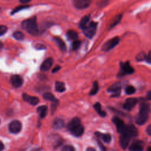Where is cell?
I'll list each match as a JSON object with an SVG mask.
<instances>
[{"mask_svg": "<svg viewBox=\"0 0 151 151\" xmlns=\"http://www.w3.org/2000/svg\"><path fill=\"white\" fill-rule=\"evenodd\" d=\"M47 107L46 106H41L37 108V112L41 118H44L47 113Z\"/></svg>", "mask_w": 151, "mask_h": 151, "instance_id": "cell-19", "label": "cell"}, {"mask_svg": "<svg viewBox=\"0 0 151 151\" xmlns=\"http://www.w3.org/2000/svg\"><path fill=\"white\" fill-rule=\"evenodd\" d=\"M120 90H121V84L120 83H116L108 88L107 91L109 93H114V94L115 95L113 96H117L120 93Z\"/></svg>", "mask_w": 151, "mask_h": 151, "instance_id": "cell-14", "label": "cell"}, {"mask_svg": "<svg viewBox=\"0 0 151 151\" xmlns=\"http://www.w3.org/2000/svg\"><path fill=\"white\" fill-rule=\"evenodd\" d=\"M8 30L7 27L5 25H0V35H2L5 34Z\"/></svg>", "mask_w": 151, "mask_h": 151, "instance_id": "cell-34", "label": "cell"}, {"mask_svg": "<svg viewBox=\"0 0 151 151\" xmlns=\"http://www.w3.org/2000/svg\"><path fill=\"white\" fill-rule=\"evenodd\" d=\"M10 81L14 87L18 88L22 84L23 79L19 75L14 74L11 76L10 78Z\"/></svg>", "mask_w": 151, "mask_h": 151, "instance_id": "cell-10", "label": "cell"}, {"mask_svg": "<svg viewBox=\"0 0 151 151\" xmlns=\"http://www.w3.org/2000/svg\"><path fill=\"white\" fill-rule=\"evenodd\" d=\"M94 108L95 109V110L97 112V113L101 117H104L106 115V113L105 111H104L103 110H101V105L99 103H96L94 105Z\"/></svg>", "mask_w": 151, "mask_h": 151, "instance_id": "cell-25", "label": "cell"}, {"mask_svg": "<svg viewBox=\"0 0 151 151\" xmlns=\"http://www.w3.org/2000/svg\"><path fill=\"white\" fill-rule=\"evenodd\" d=\"M146 60L148 63L151 64V51H150L149 52L147 56H146Z\"/></svg>", "mask_w": 151, "mask_h": 151, "instance_id": "cell-38", "label": "cell"}, {"mask_svg": "<svg viewBox=\"0 0 151 151\" xmlns=\"http://www.w3.org/2000/svg\"><path fill=\"white\" fill-rule=\"evenodd\" d=\"M121 71H120V75L123 76L125 74H131L134 73L133 68L130 65V63L127 61L124 63H120Z\"/></svg>", "mask_w": 151, "mask_h": 151, "instance_id": "cell-7", "label": "cell"}, {"mask_svg": "<svg viewBox=\"0 0 151 151\" xmlns=\"http://www.w3.org/2000/svg\"><path fill=\"white\" fill-rule=\"evenodd\" d=\"M98 91H99V84H98L97 81H95L93 83V87H92L91 90H90V95H94L98 92Z\"/></svg>", "mask_w": 151, "mask_h": 151, "instance_id": "cell-28", "label": "cell"}, {"mask_svg": "<svg viewBox=\"0 0 151 151\" xmlns=\"http://www.w3.org/2000/svg\"><path fill=\"white\" fill-rule=\"evenodd\" d=\"M150 110V104L147 103H142L140 105V110L136 119V122L139 125L143 124L148 119V113Z\"/></svg>", "mask_w": 151, "mask_h": 151, "instance_id": "cell-3", "label": "cell"}, {"mask_svg": "<svg viewBox=\"0 0 151 151\" xmlns=\"http://www.w3.org/2000/svg\"><path fill=\"white\" fill-rule=\"evenodd\" d=\"M146 133H147L149 135L151 136V124H149V125L146 127Z\"/></svg>", "mask_w": 151, "mask_h": 151, "instance_id": "cell-37", "label": "cell"}, {"mask_svg": "<svg viewBox=\"0 0 151 151\" xmlns=\"http://www.w3.org/2000/svg\"><path fill=\"white\" fill-rule=\"evenodd\" d=\"M120 133L126 134L132 138L136 136L138 134V131L133 124H125L122 128Z\"/></svg>", "mask_w": 151, "mask_h": 151, "instance_id": "cell-4", "label": "cell"}, {"mask_svg": "<svg viewBox=\"0 0 151 151\" xmlns=\"http://www.w3.org/2000/svg\"><path fill=\"white\" fill-rule=\"evenodd\" d=\"M122 14H119V15L115 16L113 18V19H112V21H111V22L110 24L109 28H112L114 27H115L116 25H117L120 22V21L122 19Z\"/></svg>", "mask_w": 151, "mask_h": 151, "instance_id": "cell-21", "label": "cell"}, {"mask_svg": "<svg viewBox=\"0 0 151 151\" xmlns=\"http://www.w3.org/2000/svg\"><path fill=\"white\" fill-rule=\"evenodd\" d=\"M61 68V67L59 66V65H57L55 66L53 69H52V73H56L58 71H59V70Z\"/></svg>", "mask_w": 151, "mask_h": 151, "instance_id": "cell-40", "label": "cell"}, {"mask_svg": "<svg viewBox=\"0 0 151 151\" xmlns=\"http://www.w3.org/2000/svg\"><path fill=\"white\" fill-rule=\"evenodd\" d=\"M52 102V104L51 106V112L53 113L55 110V109H57V106L58 104V101L57 99L55 101H53Z\"/></svg>", "mask_w": 151, "mask_h": 151, "instance_id": "cell-33", "label": "cell"}, {"mask_svg": "<svg viewBox=\"0 0 151 151\" xmlns=\"http://www.w3.org/2000/svg\"><path fill=\"white\" fill-rule=\"evenodd\" d=\"M35 48H36L37 49H38V50H42V49L45 48V47L44 46V45H42V44H38L36 45Z\"/></svg>", "mask_w": 151, "mask_h": 151, "instance_id": "cell-39", "label": "cell"}, {"mask_svg": "<svg viewBox=\"0 0 151 151\" xmlns=\"http://www.w3.org/2000/svg\"><path fill=\"white\" fill-rule=\"evenodd\" d=\"M31 1V0H19L20 2L22 3V4H27V3Z\"/></svg>", "mask_w": 151, "mask_h": 151, "instance_id": "cell-42", "label": "cell"}, {"mask_svg": "<svg viewBox=\"0 0 151 151\" xmlns=\"http://www.w3.org/2000/svg\"><path fill=\"white\" fill-rule=\"evenodd\" d=\"M67 129L72 134L76 137L81 136L83 134L84 130V126L81 124L78 117L72 119L68 123Z\"/></svg>", "mask_w": 151, "mask_h": 151, "instance_id": "cell-1", "label": "cell"}, {"mask_svg": "<svg viewBox=\"0 0 151 151\" xmlns=\"http://www.w3.org/2000/svg\"><path fill=\"white\" fill-rule=\"evenodd\" d=\"M136 59L138 61H142L145 60H146V55L144 52H140L136 55Z\"/></svg>", "mask_w": 151, "mask_h": 151, "instance_id": "cell-30", "label": "cell"}, {"mask_svg": "<svg viewBox=\"0 0 151 151\" xmlns=\"http://www.w3.org/2000/svg\"><path fill=\"white\" fill-rule=\"evenodd\" d=\"M0 10H1V8H0Z\"/></svg>", "mask_w": 151, "mask_h": 151, "instance_id": "cell-47", "label": "cell"}, {"mask_svg": "<svg viewBox=\"0 0 151 151\" xmlns=\"http://www.w3.org/2000/svg\"><path fill=\"white\" fill-rule=\"evenodd\" d=\"M43 98L46 100H48L51 101H53L57 100V99H55L54 96L51 93H45L43 94Z\"/></svg>", "mask_w": 151, "mask_h": 151, "instance_id": "cell-27", "label": "cell"}, {"mask_svg": "<svg viewBox=\"0 0 151 151\" xmlns=\"http://www.w3.org/2000/svg\"><path fill=\"white\" fill-rule=\"evenodd\" d=\"M135 91H136L135 88L132 86H128L126 87V88L125 89L126 93L127 94H133L135 92Z\"/></svg>", "mask_w": 151, "mask_h": 151, "instance_id": "cell-31", "label": "cell"}, {"mask_svg": "<svg viewBox=\"0 0 151 151\" xmlns=\"http://www.w3.org/2000/svg\"><path fill=\"white\" fill-rule=\"evenodd\" d=\"M22 98L24 101L29 103V104H31L32 105H36L40 101V100L37 97L31 96L26 93L22 94Z\"/></svg>", "mask_w": 151, "mask_h": 151, "instance_id": "cell-12", "label": "cell"}, {"mask_svg": "<svg viewBox=\"0 0 151 151\" xmlns=\"http://www.w3.org/2000/svg\"><path fill=\"white\" fill-rule=\"evenodd\" d=\"M53 64V59L52 58H48L45 59L40 66V69L41 71H48L52 66Z\"/></svg>", "mask_w": 151, "mask_h": 151, "instance_id": "cell-15", "label": "cell"}, {"mask_svg": "<svg viewBox=\"0 0 151 151\" xmlns=\"http://www.w3.org/2000/svg\"><path fill=\"white\" fill-rule=\"evenodd\" d=\"M74 150V148L70 145H66L62 148V150L63 151H73Z\"/></svg>", "mask_w": 151, "mask_h": 151, "instance_id": "cell-35", "label": "cell"}, {"mask_svg": "<svg viewBox=\"0 0 151 151\" xmlns=\"http://www.w3.org/2000/svg\"><path fill=\"white\" fill-rule=\"evenodd\" d=\"M143 149L142 143L139 140L134 142L129 147V150L132 151H140L142 150Z\"/></svg>", "mask_w": 151, "mask_h": 151, "instance_id": "cell-17", "label": "cell"}, {"mask_svg": "<svg viewBox=\"0 0 151 151\" xmlns=\"http://www.w3.org/2000/svg\"><path fill=\"white\" fill-rule=\"evenodd\" d=\"M113 122L114 123V124L116 125V128H117V130L118 131L119 133L120 132V131L122 130V128L124 127V126L125 125L124 123V122L119 117H114L112 119Z\"/></svg>", "mask_w": 151, "mask_h": 151, "instance_id": "cell-16", "label": "cell"}, {"mask_svg": "<svg viewBox=\"0 0 151 151\" xmlns=\"http://www.w3.org/2000/svg\"><path fill=\"white\" fill-rule=\"evenodd\" d=\"M91 0H73L74 6L79 9L87 8L91 4Z\"/></svg>", "mask_w": 151, "mask_h": 151, "instance_id": "cell-9", "label": "cell"}, {"mask_svg": "<svg viewBox=\"0 0 151 151\" xmlns=\"http://www.w3.org/2000/svg\"><path fill=\"white\" fill-rule=\"evenodd\" d=\"M4 148V145L3 143L0 141V150H3Z\"/></svg>", "mask_w": 151, "mask_h": 151, "instance_id": "cell-43", "label": "cell"}, {"mask_svg": "<svg viewBox=\"0 0 151 151\" xmlns=\"http://www.w3.org/2000/svg\"><path fill=\"white\" fill-rule=\"evenodd\" d=\"M90 20V16L89 15H86L84 17H83L79 23V27L80 28H81L82 29L88 24Z\"/></svg>", "mask_w": 151, "mask_h": 151, "instance_id": "cell-22", "label": "cell"}, {"mask_svg": "<svg viewBox=\"0 0 151 151\" xmlns=\"http://www.w3.org/2000/svg\"><path fill=\"white\" fill-rule=\"evenodd\" d=\"M97 23L94 21H91L88 23L83 29V32L85 35L90 38H92L96 33L97 29Z\"/></svg>", "mask_w": 151, "mask_h": 151, "instance_id": "cell-5", "label": "cell"}, {"mask_svg": "<svg viewBox=\"0 0 151 151\" xmlns=\"http://www.w3.org/2000/svg\"><path fill=\"white\" fill-rule=\"evenodd\" d=\"M130 139L131 137H130L129 136L124 134H121L119 139V143L123 149H125L127 148L129 144Z\"/></svg>", "mask_w": 151, "mask_h": 151, "instance_id": "cell-13", "label": "cell"}, {"mask_svg": "<svg viewBox=\"0 0 151 151\" xmlns=\"http://www.w3.org/2000/svg\"><path fill=\"white\" fill-rule=\"evenodd\" d=\"M21 129H22L21 123L19 121L17 120L12 121L8 126L9 131L11 133H14V134L19 133L21 131Z\"/></svg>", "mask_w": 151, "mask_h": 151, "instance_id": "cell-8", "label": "cell"}, {"mask_svg": "<svg viewBox=\"0 0 151 151\" xmlns=\"http://www.w3.org/2000/svg\"><path fill=\"white\" fill-rule=\"evenodd\" d=\"M26 7H27V6H18L16 9H15L12 11V14H14V13H15V12H18V11H19V10H21V9H24V8H26Z\"/></svg>", "mask_w": 151, "mask_h": 151, "instance_id": "cell-36", "label": "cell"}, {"mask_svg": "<svg viewBox=\"0 0 151 151\" xmlns=\"http://www.w3.org/2000/svg\"><path fill=\"white\" fill-rule=\"evenodd\" d=\"M137 103V100L135 98H129L127 99L125 103L123 104V107L126 110H131Z\"/></svg>", "mask_w": 151, "mask_h": 151, "instance_id": "cell-11", "label": "cell"}, {"mask_svg": "<svg viewBox=\"0 0 151 151\" xmlns=\"http://www.w3.org/2000/svg\"><path fill=\"white\" fill-rule=\"evenodd\" d=\"M0 123H1V120H0Z\"/></svg>", "mask_w": 151, "mask_h": 151, "instance_id": "cell-46", "label": "cell"}, {"mask_svg": "<svg viewBox=\"0 0 151 151\" xmlns=\"http://www.w3.org/2000/svg\"><path fill=\"white\" fill-rule=\"evenodd\" d=\"M54 41H55V42L57 43V44L58 45V46L59 47L60 49L63 51H65L66 50V45L65 42H64V41L61 39L59 37H55L54 38Z\"/></svg>", "mask_w": 151, "mask_h": 151, "instance_id": "cell-20", "label": "cell"}, {"mask_svg": "<svg viewBox=\"0 0 151 151\" xmlns=\"http://www.w3.org/2000/svg\"><path fill=\"white\" fill-rule=\"evenodd\" d=\"M147 150H151V147H150L147 148Z\"/></svg>", "mask_w": 151, "mask_h": 151, "instance_id": "cell-45", "label": "cell"}, {"mask_svg": "<svg viewBox=\"0 0 151 151\" xmlns=\"http://www.w3.org/2000/svg\"><path fill=\"white\" fill-rule=\"evenodd\" d=\"M120 41V39L118 37H114L107 41H106L102 46V50L104 51H108L112 48H113L115 46H116Z\"/></svg>", "mask_w": 151, "mask_h": 151, "instance_id": "cell-6", "label": "cell"}, {"mask_svg": "<svg viewBox=\"0 0 151 151\" xmlns=\"http://www.w3.org/2000/svg\"><path fill=\"white\" fill-rule=\"evenodd\" d=\"M21 26L24 29L32 35H37L38 34L36 17H32L23 21L21 23Z\"/></svg>", "mask_w": 151, "mask_h": 151, "instance_id": "cell-2", "label": "cell"}, {"mask_svg": "<svg viewBox=\"0 0 151 151\" xmlns=\"http://www.w3.org/2000/svg\"><path fill=\"white\" fill-rule=\"evenodd\" d=\"M13 37L17 40H22L24 38V34L21 31H15L13 34Z\"/></svg>", "mask_w": 151, "mask_h": 151, "instance_id": "cell-29", "label": "cell"}, {"mask_svg": "<svg viewBox=\"0 0 151 151\" xmlns=\"http://www.w3.org/2000/svg\"><path fill=\"white\" fill-rule=\"evenodd\" d=\"M146 97L148 100H151V91H149L147 92V95H146Z\"/></svg>", "mask_w": 151, "mask_h": 151, "instance_id": "cell-41", "label": "cell"}, {"mask_svg": "<svg viewBox=\"0 0 151 151\" xmlns=\"http://www.w3.org/2000/svg\"><path fill=\"white\" fill-rule=\"evenodd\" d=\"M81 45V41L78 40H74L73 44H72V48L73 50H76L78 48H79L80 46Z\"/></svg>", "mask_w": 151, "mask_h": 151, "instance_id": "cell-32", "label": "cell"}, {"mask_svg": "<svg viewBox=\"0 0 151 151\" xmlns=\"http://www.w3.org/2000/svg\"><path fill=\"white\" fill-rule=\"evenodd\" d=\"M67 37L69 40H77L78 34L77 32L75 31L74 30L70 29L67 32Z\"/></svg>", "mask_w": 151, "mask_h": 151, "instance_id": "cell-24", "label": "cell"}, {"mask_svg": "<svg viewBox=\"0 0 151 151\" xmlns=\"http://www.w3.org/2000/svg\"><path fill=\"white\" fill-rule=\"evenodd\" d=\"M64 126V121L61 119H56L53 123H52V127L54 129H60L63 127Z\"/></svg>", "mask_w": 151, "mask_h": 151, "instance_id": "cell-18", "label": "cell"}, {"mask_svg": "<svg viewBox=\"0 0 151 151\" xmlns=\"http://www.w3.org/2000/svg\"><path fill=\"white\" fill-rule=\"evenodd\" d=\"M96 134L99 135L101 136V139H103V140L106 142V143H109L111 140V136L110 134L109 133H106V134H101V133H99L98 132L96 133Z\"/></svg>", "mask_w": 151, "mask_h": 151, "instance_id": "cell-26", "label": "cell"}, {"mask_svg": "<svg viewBox=\"0 0 151 151\" xmlns=\"http://www.w3.org/2000/svg\"><path fill=\"white\" fill-rule=\"evenodd\" d=\"M87 150H94L95 149H93V148H92V147H90V148H88Z\"/></svg>", "mask_w": 151, "mask_h": 151, "instance_id": "cell-44", "label": "cell"}, {"mask_svg": "<svg viewBox=\"0 0 151 151\" xmlns=\"http://www.w3.org/2000/svg\"><path fill=\"white\" fill-rule=\"evenodd\" d=\"M55 90L58 92H63L65 90V87L64 83L61 81H56L55 84Z\"/></svg>", "mask_w": 151, "mask_h": 151, "instance_id": "cell-23", "label": "cell"}]
</instances>
